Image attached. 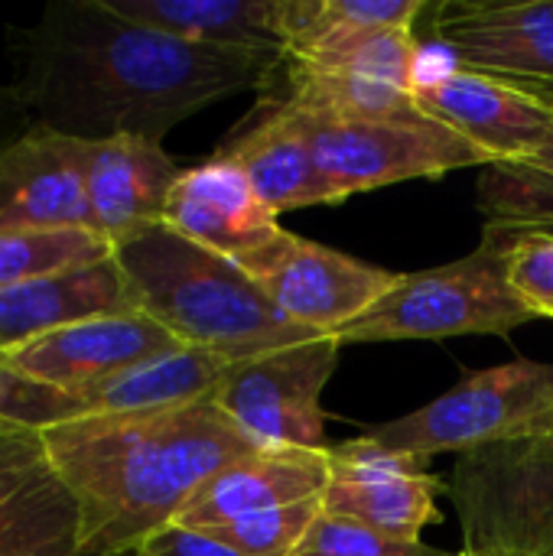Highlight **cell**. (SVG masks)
I'll return each instance as SVG.
<instances>
[{
	"label": "cell",
	"instance_id": "6da1fadb",
	"mask_svg": "<svg viewBox=\"0 0 553 556\" xmlns=\"http://www.w3.org/2000/svg\"><path fill=\"white\" fill-rule=\"evenodd\" d=\"M13 91L33 127L98 143L163 137L196 111L264 88L284 55L176 39L121 16L108 0H52L10 29Z\"/></svg>",
	"mask_w": 553,
	"mask_h": 556
},
{
	"label": "cell",
	"instance_id": "7a4b0ae2",
	"mask_svg": "<svg viewBox=\"0 0 553 556\" xmlns=\"http://www.w3.org/2000/svg\"><path fill=\"white\" fill-rule=\"evenodd\" d=\"M68 492L81 554H130L169 528L192 495L257 446L212 404L39 430Z\"/></svg>",
	"mask_w": 553,
	"mask_h": 556
},
{
	"label": "cell",
	"instance_id": "3957f363",
	"mask_svg": "<svg viewBox=\"0 0 553 556\" xmlns=\"http://www.w3.org/2000/svg\"><path fill=\"white\" fill-rule=\"evenodd\" d=\"M114 261L140 313L179 345L209 352L225 365L319 339L284 319L235 261L192 244L163 222L114 248Z\"/></svg>",
	"mask_w": 553,
	"mask_h": 556
},
{
	"label": "cell",
	"instance_id": "277c9868",
	"mask_svg": "<svg viewBox=\"0 0 553 556\" xmlns=\"http://www.w3.org/2000/svg\"><path fill=\"white\" fill-rule=\"evenodd\" d=\"M508 228L486 225L482 244L443 267L398 274L394 287L336 339L437 342L453 336H508L535 316L508 283Z\"/></svg>",
	"mask_w": 553,
	"mask_h": 556
},
{
	"label": "cell",
	"instance_id": "5b68a950",
	"mask_svg": "<svg viewBox=\"0 0 553 556\" xmlns=\"http://www.w3.org/2000/svg\"><path fill=\"white\" fill-rule=\"evenodd\" d=\"M553 427V365L512 358L466 375L420 410L368 427L365 437L385 450L433 459L473 453Z\"/></svg>",
	"mask_w": 553,
	"mask_h": 556
},
{
	"label": "cell",
	"instance_id": "8992f818",
	"mask_svg": "<svg viewBox=\"0 0 553 556\" xmlns=\"http://www.w3.org/2000/svg\"><path fill=\"white\" fill-rule=\"evenodd\" d=\"M463 556H553V427L456 459Z\"/></svg>",
	"mask_w": 553,
	"mask_h": 556
},
{
	"label": "cell",
	"instance_id": "52a82bcc",
	"mask_svg": "<svg viewBox=\"0 0 553 556\" xmlns=\"http://www.w3.org/2000/svg\"><path fill=\"white\" fill-rule=\"evenodd\" d=\"M300 114V111H297ZM313 160L336 202L411 179H437L466 166H489V156L447 124L417 111L388 117H310Z\"/></svg>",
	"mask_w": 553,
	"mask_h": 556
},
{
	"label": "cell",
	"instance_id": "ba28073f",
	"mask_svg": "<svg viewBox=\"0 0 553 556\" xmlns=\"http://www.w3.org/2000/svg\"><path fill=\"white\" fill-rule=\"evenodd\" d=\"M339 352L336 336H319L228 365L209 401L257 450H329L323 391Z\"/></svg>",
	"mask_w": 553,
	"mask_h": 556
},
{
	"label": "cell",
	"instance_id": "9c48e42d",
	"mask_svg": "<svg viewBox=\"0 0 553 556\" xmlns=\"http://www.w3.org/2000/svg\"><path fill=\"white\" fill-rule=\"evenodd\" d=\"M225 368L215 355L183 345L75 391H46L0 371V420L39 433L78 420L189 407L212 397Z\"/></svg>",
	"mask_w": 553,
	"mask_h": 556
},
{
	"label": "cell",
	"instance_id": "30bf717a",
	"mask_svg": "<svg viewBox=\"0 0 553 556\" xmlns=\"http://www.w3.org/2000/svg\"><path fill=\"white\" fill-rule=\"evenodd\" d=\"M274 309L316 336H339L365 309H372L398 280V274L300 238L277 231L267 244L235 261Z\"/></svg>",
	"mask_w": 553,
	"mask_h": 556
},
{
	"label": "cell",
	"instance_id": "8fae6325",
	"mask_svg": "<svg viewBox=\"0 0 553 556\" xmlns=\"http://www.w3.org/2000/svg\"><path fill=\"white\" fill-rule=\"evenodd\" d=\"M440 489H447V482L430 472L427 459L385 450L368 437H355L329 446L323 511L401 544H424L420 534L440 521Z\"/></svg>",
	"mask_w": 553,
	"mask_h": 556
},
{
	"label": "cell",
	"instance_id": "7c38bea8",
	"mask_svg": "<svg viewBox=\"0 0 553 556\" xmlns=\"http://www.w3.org/2000/svg\"><path fill=\"white\" fill-rule=\"evenodd\" d=\"M173 349L183 345L156 319L147 313H121L55 329L13 352H3L0 371L46 391H75Z\"/></svg>",
	"mask_w": 553,
	"mask_h": 556
},
{
	"label": "cell",
	"instance_id": "4fadbf2b",
	"mask_svg": "<svg viewBox=\"0 0 553 556\" xmlns=\"http://www.w3.org/2000/svg\"><path fill=\"white\" fill-rule=\"evenodd\" d=\"M414 104L482 150L489 163L528 156L553 130L551 98L460 65L433 81L417 85Z\"/></svg>",
	"mask_w": 553,
	"mask_h": 556
},
{
	"label": "cell",
	"instance_id": "5bb4252c",
	"mask_svg": "<svg viewBox=\"0 0 553 556\" xmlns=\"http://www.w3.org/2000/svg\"><path fill=\"white\" fill-rule=\"evenodd\" d=\"M433 29L460 68L495 75L538 94L553 88V0H450L437 10Z\"/></svg>",
	"mask_w": 553,
	"mask_h": 556
},
{
	"label": "cell",
	"instance_id": "9a60e30c",
	"mask_svg": "<svg viewBox=\"0 0 553 556\" xmlns=\"http://www.w3.org/2000/svg\"><path fill=\"white\" fill-rule=\"evenodd\" d=\"M81 173L95 231L111 248L160 225L166 199L183 176L163 143L147 137L81 143Z\"/></svg>",
	"mask_w": 553,
	"mask_h": 556
},
{
	"label": "cell",
	"instance_id": "2e32d148",
	"mask_svg": "<svg viewBox=\"0 0 553 556\" xmlns=\"http://www.w3.org/2000/svg\"><path fill=\"white\" fill-rule=\"evenodd\" d=\"M88 228L95 231L81 140L33 127L0 150V231Z\"/></svg>",
	"mask_w": 553,
	"mask_h": 556
},
{
	"label": "cell",
	"instance_id": "e0dca14e",
	"mask_svg": "<svg viewBox=\"0 0 553 556\" xmlns=\"http://www.w3.org/2000/svg\"><path fill=\"white\" fill-rule=\"evenodd\" d=\"M215 156L235 163L274 215L339 205L313 160L303 117L280 101L261 98L257 111L235 127Z\"/></svg>",
	"mask_w": 553,
	"mask_h": 556
},
{
	"label": "cell",
	"instance_id": "ac0fdd59",
	"mask_svg": "<svg viewBox=\"0 0 553 556\" xmlns=\"http://www.w3.org/2000/svg\"><path fill=\"white\" fill-rule=\"evenodd\" d=\"M329 450H254L215 472L173 525L192 531L225 528L238 518L323 498Z\"/></svg>",
	"mask_w": 553,
	"mask_h": 556
},
{
	"label": "cell",
	"instance_id": "d6986e66",
	"mask_svg": "<svg viewBox=\"0 0 553 556\" xmlns=\"http://www.w3.org/2000/svg\"><path fill=\"white\" fill-rule=\"evenodd\" d=\"M163 225L228 261L251 254L280 231L277 215L257 199L244 173L222 156L183 169L166 199Z\"/></svg>",
	"mask_w": 553,
	"mask_h": 556
},
{
	"label": "cell",
	"instance_id": "ffe728a7",
	"mask_svg": "<svg viewBox=\"0 0 553 556\" xmlns=\"http://www.w3.org/2000/svg\"><path fill=\"white\" fill-rule=\"evenodd\" d=\"M121 313L140 309L114 257L33 283L7 287L0 290V355L55 329Z\"/></svg>",
	"mask_w": 553,
	"mask_h": 556
},
{
	"label": "cell",
	"instance_id": "44dd1931",
	"mask_svg": "<svg viewBox=\"0 0 553 556\" xmlns=\"http://www.w3.org/2000/svg\"><path fill=\"white\" fill-rule=\"evenodd\" d=\"M121 16L186 42L284 55V0H108Z\"/></svg>",
	"mask_w": 553,
	"mask_h": 556
},
{
	"label": "cell",
	"instance_id": "7402d4cb",
	"mask_svg": "<svg viewBox=\"0 0 553 556\" xmlns=\"http://www.w3.org/2000/svg\"><path fill=\"white\" fill-rule=\"evenodd\" d=\"M424 0H284V59L319 68L359 39L414 26Z\"/></svg>",
	"mask_w": 553,
	"mask_h": 556
},
{
	"label": "cell",
	"instance_id": "603a6c76",
	"mask_svg": "<svg viewBox=\"0 0 553 556\" xmlns=\"http://www.w3.org/2000/svg\"><path fill=\"white\" fill-rule=\"evenodd\" d=\"M476 202L486 225L553 231V130L528 156L489 163L479 176Z\"/></svg>",
	"mask_w": 553,
	"mask_h": 556
},
{
	"label": "cell",
	"instance_id": "cb8c5ba5",
	"mask_svg": "<svg viewBox=\"0 0 553 556\" xmlns=\"http://www.w3.org/2000/svg\"><path fill=\"white\" fill-rule=\"evenodd\" d=\"M114 257L108 238L88 228L0 231V290Z\"/></svg>",
	"mask_w": 553,
	"mask_h": 556
},
{
	"label": "cell",
	"instance_id": "d4e9b609",
	"mask_svg": "<svg viewBox=\"0 0 553 556\" xmlns=\"http://www.w3.org/2000/svg\"><path fill=\"white\" fill-rule=\"evenodd\" d=\"M55 482L42 437L0 420V538Z\"/></svg>",
	"mask_w": 553,
	"mask_h": 556
},
{
	"label": "cell",
	"instance_id": "484cf974",
	"mask_svg": "<svg viewBox=\"0 0 553 556\" xmlns=\"http://www.w3.org/2000/svg\"><path fill=\"white\" fill-rule=\"evenodd\" d=\"M78 518L68 492L52 482L33 508L0 538V556H75Z\"/></svg>",
	"mask_w": 553,
	"mask_h": 556
},
{
	"label": "cell",
	"instance_id": "4316f807",
	"mask_svg": "<svg viewBox=\"0 0 553 556\" xmlns=\"http://www.w3.org/2000/svg\"><path fill=\"white\" fill-rule=\"evenodd\" d=\"M319 515H323V498H310L300 505L238 518V521H231L225 528H212L205 534L218 538L225 547H231L241 556H290L300 547V541L306 538V531L313 528V521Z\"/></svg>",
	"mask_w": 553,
	"mask_h": 556
},
{
	"label": "cell",
	"instance_id": "83f0119b",
	"mask_svg": "<svg viewBox=\"0 0 553 556\" xmlns=\"http://www.w3.org/2000/svg\"><path fill=\"white\" fill-rule=\"evenodd\" d=\"M508 283L535 319H553V231L508 228Z\"/></svg>",
	"mask_w": 553,
	"mask_h": 556
},
{
	"label": "cell",
	"instance_id": "f1b7e54d",
	"mask_svg": "<svg viewBox=\"0 0 553 556\" xmlns=\"http://www.w3.org/2000/svg\"><path fill=\"white\" fill-rule=\"evenodd\" d=\"M290 556H460L437 551L430 544H401L378 531H368L355 521L319 515L300 547Z\"/></svg>",
	"mask_w": 553,
	"mask_h": 556
},
{
	"label": "cell",
	"instance_id": "f546056e",
	"mask_svg": "<svg viewBox=\"0 0 553 556\" xmlns=\"http://www.w3.org/2000/svg\"><path fill=\"white\" fill-rule=\"evenodd\" d=\"M130 556H241L231 547H225L218 538L205 534V531H192L183 525H169L163 531H156L147 544H140Z\"/></svg>",
	"mask_w": 553,
	"mask_h": 556
},
{
	"label": "cell",
	"instance_id": "4dcf8cb0",
	"mask_svg": "<svg viewBox=\"0 0 553 556\" xmlns=\"http://www.w3.org/2000/svg\"><path fill=\"white\" fill-rule=\"evenodd\" d=\"M26 130H33V121L16 98L13 85H0V150L16 143Z\"/></svg>",
	"mask_w": 553,
	"mask_h": 556
},
{
	"label": "cell",
	"instance_id": "1f68e13d",
	"mask_svg": "<svg viewBox=\"0 0 553 556\" xmlns=\"http://www.w3.org/2000/svg\"><path fill=\"white\" fill-rule=\"evenodd\" d=\"M75 556H101V554H81V551H75ZM108 556H130V554H108Z\"/></svg>",
	"mask_w": 553,
	"mask_h": 556
},
{
	"label": "cell",
	"instance_id": "d6a6232c",
	"mask_svg": "<svg viewBox=\"0 0 553 556\" xmlns=\"http://www.w3.org/2000/svg\"><path fill=\"white\" fill-rule=\"evenodd\" d=\"M460 556H463V554H460Z\"/></svg>",
	"mask_w": 553,
	"mask_h": 556
}]
</instances>
